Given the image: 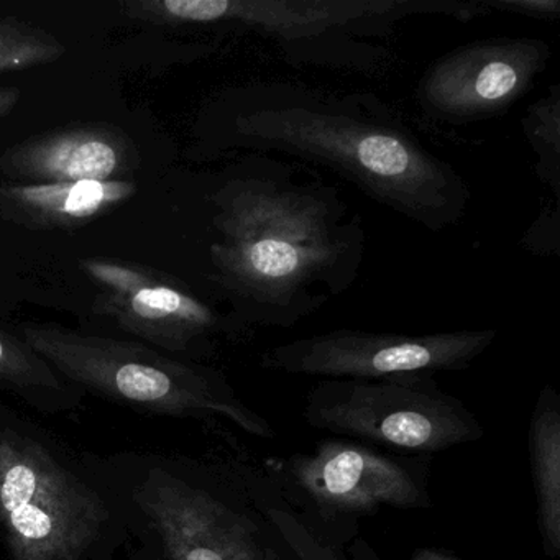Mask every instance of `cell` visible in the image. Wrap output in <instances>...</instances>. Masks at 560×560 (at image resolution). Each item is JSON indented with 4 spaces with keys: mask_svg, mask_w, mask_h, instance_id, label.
I'll list each match as a JSON object with an SVG mask.
<instances>
[{
    "mask_svg": "<svg viewBox=\"0 0 560 560\" xmlns=\"http://www.w3.org/2000/svg\"><path fill=\"white\" fill-rule=\"evenodd\" d=\"M209 280L242 329H290L346 293L365 257L362 219L336 186L267 153L209 195Z\"/></svg>",
    "mask_w": 560,
    "mask_h": 560,
    "instance_id": "obj_1",
    "label": "cell"
},
{
    "mask_svg": "<svg viewBox=\"0 0 560 560\" xmlns=\"http://www.w3.org/2000/svg\"><path fill=\"white\" fill-rule=\"evenodd\" d=\"M225 145L284 153L332 170L373 201L432 232L457 225L470 205L460 173L373 94L252 83L232 93Z\"/></svg>",
    "mask_w": 560,
    "mask_h": 560,
    "instance_id": "obj_2",
    "label": "cell"
},
{
    "mask_svg": "<svg viewBox=\"0 0 560 560\" xmlns=\"http://www.w3.org/2000/svg\"><path fill=\"white\" fill-rule=\"evenodd\" d=\"M130 19L155 25H232L271 38L298 67L372 71L392 38L412 15L471 21L487 12L483 0H130Z\"/></svg>",
    "mask_w": 560,
    "mask_h": 560,
    "instance_id": "obj_3",
    "label": "cell"
},
{
    "mask_svg": "<svg viewBox=\"0 0 560 560\" xmlns=\"http://www.w3.org/2000/svg\"><path fill=\"white\" fill-rule=\"evenodd\" d=\"M19 330L55 372L107 398L160 415L221 416L255 438L275 435L267 419L212 370L178 362L142 343L57 324L24 323Z\"/></svg>",
    "mask_w": 560,
    "mask_h": 560,
    "instance_id": "obj_4",
    "label": "cell"
},
{
    "mask_svg": "<svg viewBox=\"0 0 560 560\" xmlns=\"http://www.w3.org/2000/svg\"><path fill=\"white\" fill-rule=\"evenodd\" d=\"M313 428L418 454H434L483 435L474 412L431 375L326 380L306 396Z\"/></svg>",
    "mask_w": 560,
    "mask_h": 560,
    "instance_id": "obj_5",
    "label": "cell"
},
{
    "mask_svg": "<svg viewBox=\"0 0 560 560\" xmlns=\"http://www.w3.org/2000/svg\"><path fill=\"white\" fill-rule=\"evenodd\" d=\"M101 498L40 442L0 428V530L14 560H78L106 521Z\"/></svg>",
    "mask_w": 560,
    "mask_h": 560,
    "instance_id": "obj_6",
    "label": "cell"
},
{
    "mask_svg": "<svg viewBox=\"0 0 560 560\" xmlns=\"http://www.w3.org/2000/svg\"><path fill=\"white\" fill-rule=\"evenodd\" d=\"M494 329L406 336L337 329L271 347L260 366L327 380H378L464 370L497 340Z\"/></svg>",
    "mask_w": 560,
    "mask_h": 560,
    "instance_id": "obj_7",
    "label": "cell"
},
{
    "mask_svg": "<svg viewBox=\"0 0 560 560\" xmlns=\"http://www.w3.org/2000/svg\"><path fill=\"white\" fill-rule=\"evenodd\" d=\"M137 501L172 560H288L287 544L258 506H238L159 468Z\"/></svg>",
    "mask_w": 560,
    "mask_h": 560,
    "instance_id": "obj_8",
    "label": "cell"
},
{
    "mask_svg": "<svg viewBox=\"0 0 560 560\" xmlns=\"http://www.w3.org/2000/svg\"><path fill=\"white\" fill-rule=\"evenodd\" d=\"M539 38H488L439 58L419 81L418 100L432 119L467 124L513 107L549 63Z\"/></svg>",
    "mask_w": 560,
    "mask_h": 560,
    "instance_id": "obj_9",
    "label": "cell"
},
{
    "mask_svg": "<svg viewBox=\"0 0 560 560\" xmlns=\"http://www.w3.org/2000/svg\"><path fill=\"white\" fill-rule=\"evenodd\" d=\"M80 265L101 288L94 313L160 349L189 352L224 329L221 314L172 275L113 258Z\"/></svg>",
    "mask_w": 560,
    "mask_h": 560,
    "instance_id": "obj_10",
    "label": "cell"
},
{
    "mask_svg": "<svg viewBox=\"0 0 560 560\" xmlns=\"http://www.w3.org/2000/svg\"><path fill=\"white\" fill-rule=\"evenodd\" d=\"M288 470L294 487L327 516L431 508L411 467L352 442H323L313 454L296 455Z\"/></svg>",
    "mask_w": 560,
    "mask_h": 560,
    "instance_id": "obj_11",
    "label": "cell"
},
{
    "mask_svg": "<svg viewBox=\"0 0 560 560\" xmlns=\"http://www.w3.org/2000/svg\"><path fill=\"white\" fill-rule=\"evenodd\" d=\"M142 165L139 147L113 124H80L31 137L0 155V172L25 185L119 182Z\"/></svg>",
    "mask_w": 560,
    "mask_h": 560,
    "instance_id": "obj_12",
    "label": "cell"
},
{
    "mask_svg": "<svg viewBox=\"0 0 560 560\" xmlns=\"http://www.w3.org/2000/svg\"><path fill=\"white\" fill-rule=\"evenodd\" d=\"M137 183H0V219L31 231H71L103 218L137 195Z\"/></svg>",
    "mask_w": 560,
    "mask_h": 560,
    "instance_id": "obj_13",
    "label": "cell"
},
{
    "mask_svg": "<svg viewBox=\"0 0 560 560\" xmlns=\"http://www.w3.org/2000/svg\"><path fill=\"white\" fill-rule=\"evenodd\" d=\"M530 468L540 534L549 557L560 553V411L552 388H544L529 429Z\"/></svg>",
    "mask_w": 560,
    "mask_h": 560,
    "instance_id": "obj_14",
    "label": "cell"
},
{
    "mask_svg": "<svg viewBox=\"0 0 560 560\" xmlns=\"http://www.w3.org/2000/svg\"><path fill=\"white\" fill-rule=\"evenodd\" d=\"M524 136L536 153V173L552 188L556 199L560 192V88L553 84L549 96L530 104L523 119Z\"/></svg>",
    "mask_w": 560,
    "mask_h": 560,
    "instance_id": "obj_15",
    "label": "cell"
},
{
    "mask_svg": "<svg viewBox=\"0 0 560 560\" xmlns=\"http://www.w3.org/2000/svg\"><path fill=\"white\" fill-rule=\"evenodd\" d=\"M0 386L22 395L60 392L58 373L21 336L0 327Z\"/></svg>",
    "mask_w": 560,
    "mask_h": 560,
    "instance_id": "obj_16",
    "label": "cell"
},
{
    "mask_svg": "<svg viewBox=\"0 0 560 560\" xmlns=\"http://www.w3.org/2000/svg\"><path fill=\"white\" fill-rule=\"evenodd\" d=\"M65 54V45L44 28L18 19H0V73L54 63Z\"/></svg>",
    "mask_w": 560,
    "mask_h": 560,
    "instance_id": "obj_17",
    "label": "cell"
},
{
    "mask_svg": "<svg viewBox=\"0 0 560 560\" xmlns=\"http://www.w3.org/2000/svg\"><path fill=\"white\" fill-rule=\"evenodd\" d=\"M258 508L296 560H343L332 547L317 539L290 508L278 501H264Z\"/></svg>",
    "mask_w": 560,
    "mask_h": 560,
    "instance_id": "obj_18",
    "label": "cell"
},
{
    "mask_svg": "<svg viewBox=\"0 0 560 560\" xmlns=\"http://www.w3.org/2000/svg\"><path fill=\"white\" fill-rule=\"evenodd\" d=\"M487 11L510 12L536 19H556L560 15L559 0H483Z\"/></svg>",
    "mask_w": 560,
    "mask_h": 560,
    "instance_id": "obj_19",
    "label": "cell"
},
{
    "mask_svg": "<svg viewBox=\"0 0 560 560\" xmlns=\"http://www.w3.org/2000/svg\"><path fill=\"white\" fill-rule=\"evenodd\" d=\"M21 101L19 88H0V119L11 114Z\"/></svg>",
    "mask_w": 560,
    "mask_h": 560,
    "instance_id": "obj_20",
    "label": "cell"
},
{
    "mask_svg": "<svg viewBox=\"0 0 560 560\" xmlns=\"http://www.w3.org/2000/svg\"><path fill=\"white\" fill-rule=\"evenodd\" d=\"M412 560H454V559H448V557L439 556V553H434V552H424V553H419V556L415 557V559H412Z\"/></svg>",
    "mask_w": 560,
    "mask_h": 560,
    "instance_id": "obj_21",
    "label": "cell"
},
{
    "mask_svg": "<svg viewBox=\"0 0 560 560\" xmlns=\"http://www.w3.org/2000/svg\"><path fill=\"white\" fill-rule=\"evenodd\" d=\"M0 306H2V304H0Z\"/></svg>",
    "mask_w": 560,
    "mask_h": 560,
    "instance_id": "obj_22",
    "label": "cell"
}]
</instances>
